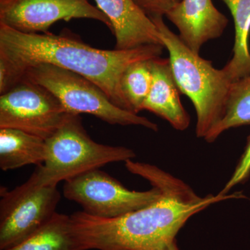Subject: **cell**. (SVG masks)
<instances>
[{"instance_id": "6da1fadb", "label": "cell", "mask_w": 250, "mask_h": 250, "mask_svg": "<svg viewBox=\"0 0 250 250\" xmlns=\"http://www.w3.org/2000/svg\"><path fill=\"white\" fill-rule=\"evenodd\" d=\"M131 173L147 179L162 195L151 205L113 219L95 218L83 211L70 215L72 231L82 250H179L176 237L192 215L217 202L243 197H200L180 179L156 166L129 160Z\"/></svg>"}, {"instance_id": "7a4b0ae2", "label": "cell", "mask_w": 250, "mask_h": 250, "mask_svg": "<svg viewBox=\"0 0 250 250\" xmlns=\"http://www.w3.org/2000/svg\"><path fill=\"white\" fill-rule=\"evenodd\" d=\"M164 49L163 45H148L105 50L70 36L27 34L0 24V95L21 82L27 69L49 64L91 81L117 106L132 112L122 92V75L135 62L160 57Z\"/></svg>"}, {"instance_id": "3957f363", "label": "cell", "mask_w": 250, "mask_h": 250, "mask_svg": "<svg viewBox=\"0 0 250 250\" xmlns=\"http://www.w3.org/2000/svg\"><path fill=\"white\" fill-rule=\"evenodd\" d=\"M156 24L181 93L188 97L197 114L196 135L205 139L225 114L231 82L223 69L194 53L166 25L164 17L150 18Z\"/></svg>"}, {"instance_id": "277c9868", "label": "cell", "mask_w": 250, "mask_h": 250, "mask_svg": "<svg viewBox=\"0 0 250 250\" xmlns=\"http://www.w3.org/2000/svg\"><path fill=\"white\" fill-rule=\"evenodd\" d=\"M45 143V162L32 174L41 185L57 186L106 164L136 157L129 148L95 142L83 127L80 115L71 113Z\"/></svg>"}, {"instance_id": "5b68a950", "label": "cell", "mask_w": 250, "mask_h": 250, "mask_svg": "<svg viewBox=\"0 0 250 250\" xmlns=\"http://www.w3.org/2000/svg\"><path fill=\"white\" fill-rule=\"evenodd\" d=\"M23 79L49 90L71 114L87 113L108 124L138 125L154 131L159 130L158 125L147 118L117 106L98 85L79 74L40 64L27 69Z\"/></svg>"}, {"instance_id": "8992f818", "label": "cell", "mask_w": 250, "mask_h": 250, "mask_svg": "<svg viewBox=\"0 0 250 250\" xmlns=\"http://www.w3.org/2000/svg\"><path fill=\"white\" fill-rule=\"evenodd\" d=\"M0 250L22 243L48 221L61 200L57 186L38 183L31 174L11 190L0 188Z\"/></svg>"}, {"instance_id": "52a82bcc", "label": "cell", "mask_w": 250, "mask_h": 250, "mask_svg": "<svg viewBox=\"0 0 250 250\" xmlns=\"http://www.w3.org/2000/svg\"><path fill=\"white\" fill-rule=\"evenodd\" d=\"M64 182L65 198L79 204L82 211L95 218H119L151 205L162 195L156 187L146 191L130 190L100 169Z\"/></svg>"}, {"instance_id": "ba28073f", "label": "cell", "mask_w": 250, "mask_h": 250, "mask_svg": "<svg viewBox=\"0 0 250 250\" xmlns=\"http://www.w3.org/2000/svg\"><path fill=\"white\" fill-rule=\"evenodd\" d=\"M69 115L53 94L26 79L0 95V129L21 130L47 140Z\"/></svg>"}, {"instance_id": "9c48e42d", "label": "cell", "mask_w": 250, "mask_h": 250, "mask_svg": "<svg viewBox=\"0 0 250 250\" xmlns=\"http://www.w3.org/2000/svg\"><path fill=\"white\" fill-rule=\"evenodd\" d=\"M91 19L107 26L108 18L88 0H0V24L21 32H48L54 23Z\"/></svg>"}, {"instance_id": "30bf717a", "label": "cell", "mask_w": 250, "mask_h": 250, "mask_svg": "<svg viewBox=\"0 0 250 250\" xmlns=\"http://www.w3.org/2000/svg\"><path fill=\"white\" fill-rule=\"evenodd\" d=\"M166 16L178 29L184 44L197 54L208 41L223 35L229 23L212 0H182Z\"/></svg>"}, {"instance_id": "8fae6325", "label": "cell", "mask_w": 250, "mask_h": 250, "mask_svg": "<svg viewBox=\"0 0 250 250\" xmlns=\"http://www.w3.org/2000/svg\"><path fill=\"white\" fill-rule=\"evenodd\" d=\"M111 22L116 49L129 50L148 45H163L156 24L134 0H95Z\"/></svg>"}, {"instance_id": "7c38bea8", "label": "cell", "mask_w": 250, "mask_h": 250, "mask_svg": "<svg viewBox=\"0 0 250 250\" xmlns=\"http://www.w3.org/2000/svg\"><path fill=\"white\" fill-rule=\"evenodd\" d=\"M150 62L152 87L142 106L143 110L161 117L174 129L184 131L190 125V116L179 98V90L174 80L169 58L152 59Z\"/></svg>"}, {"instance_id": "4fadbf2b", "label": "cell", "mask_w": 250, "mask_h": 250, "mask_svg": "<svg viewBox=\"0 0 250 250\" xmlns=\"http://www.w3.org/2000/svg\"><path fill=\"white\" fill-rule=\"evenodd\" d=\"M45 158V140L21 130L0 129V168L3 171L31 164L41 166Z\"/></svg>"}, {"instance_id": "5bb4252c", "label": "cell", "mask_w": 250, "mask_h": 250, "mask_svg": "<svg viewBox=\"0 0 250 250\" xmlns=\"http://www.w3.org/2000/svg\"><path fill=\"white\" fill-rule=\"evenodd\" d=\"M232 16L235 28L233 57L223 70L231 82L250 74V0H221Z\"/></svg>"}, {"instance_id": "9a60e30c", "label": "cell", "mask_w": 250, "mask_h": 250, "mask_svg": "<svg viewBox=\"0 0 250 250\" xmlns=\"http://www.w3.org/2000/svg\"><path fill=\"white\" fill-rule=\"evenodd\" d=\"M5 250H82L72 231L71 218L54 213L37 231L18 246Z\"/></svg>"}, {"instance_id": "2e32d148", "label": "cell", "mask_w": 250, "mask_h": 250, "mask_svg": "<svg viewBox=\"0 0 250 250\" xmlns=\"http://www.w3.org/2000/svg\"><path fill=\"white\" fill-rule=\"evenodd\" d=\"M250 125V74L233 82L229 91L225 114L205 140L214 142L224 131Z\"/></svg>"}, {"instance_id": "e0dca14e", "label": "cell", "mask_w": 250, "mask_h": 250, "mask_svg": "<svg viewBox=\"0 0 250 250\" xmlns=\"http://www.w3.org/2000/svg\"><path fill=\"white\" fill-rule=\"evenodd\" d=\"M144 60L131 64L123 72L121 80L122 92L133 113L138 114L147 98L152 84L150 61Z\"/></svg>"}, {"instance_id": "ac0fdd59", "label": "cell", "mask_w": 250, "mask_h": 250, "mask_svg": "<svg viewBox=\"0 0 250 250\" xmlns=\"http://www.w3.org/2000/svg\"><path fill=\"white\" fill-rule=\"evenodd\" d=\"M250 174V134L248 139V143L245 152L242 155L236 170L233 172L231 178L228 181L223 190L220 193L227 195L228 192L237 184L244 182Z\"/></svg>"}, {"instance_id": "d6986e66", "label": "cell", "mask_w": 250, "mask_h": 250, "mask_svg": "<svg viewBox=\"0 0 250 250\" xmlns=\"http://www.w3.org/2000/svg\"><path fill=\"white\" fill-rule=\"evenodd\" d=\"M141 9L149 16L164 17L182 0H134Z\"/></svg>"}]
</instances>
